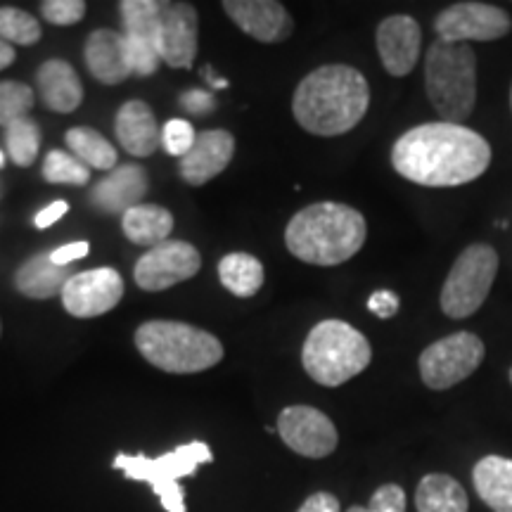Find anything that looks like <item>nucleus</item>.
Returning <instances> with one entry per match:
<instances>
[{
  "label": "nucleus",
  "instance_id": "f257e3e1",
  "mask_svg": "<svg viewBox=\"0 0 512 512\" xmlns=\"http://www.w3.org/2000/svg\"><path fill=\"white\" fill-rule=\"evenodd\" d=\"M491 145L463 124L432 121L406 131L392 147L396 174L425 188H456L489 169Z\"/></svg>",
  "mask_w": 512,
  "mask_h": 512
},
{
  "label": "nucleus",
  "instance_id": "f03ea898",
  "mask_svg": "<svg viewBox=\"0 0 512 512\" xmlns=\"http://www.w3.org/2000/svg\"><path fill=\"white\" fill-rule=\"evenodd\" d=\"M370 105L366 76L349 64H325L304 76L292 98L297 124L313 136H342L361 124Z\"/></svg>",
  "mask_w": 512,
  "mask_h": 512
},
{
  "label": "nucleus",
  "instance_id": "7ed1b4c3",
  "mask_svg": "<svg viewBox=\"0 0 512 512\" xmlns=\"http://www.w3.org/2000/svg\"><path fill=\"white\" fill-rule=\"evenodd\" d=\"M368 238L363 214L342 202H316L292 216L285 245L292 256L313 266H339L361 252Z\"/></svg>",
  "mask_w": 512,
  "mask_h": 512
},
{
  "label": "nucleus",
  "instance_id": "20e7f679",
  "mask_svg": "<svg viewBox=\"0 0 512 512\" xmlns=\"http://www.w3.org/2000/svg\"><path fill=\"white\" fill-rule=\"evenodd\" d=\"M136 349L150 366L174 375L202 373L223 358L219 339L181 320H147L136 330Z\"/></svg>",
  "mask_w": 512,
  "mask_h": 512
},
{
  "label": "nucleus",
  "instance_id": "39448f33",
  "mask_svg": "<svg viewBox=\"0 0 512 512\" xmlns=\"http://www.w3.org/2000/svg\"><path fill=\"white\" fill-rule=\"evenodd\" d=\"M425 91L441 121L463 124L477 102V57L467 43H432L425 57Z\"/></svg>",
  "mask_w": 512,
  "mask_h": 512
},
{
  "label": "nucleus",
  "instance_id": "423d86ee",
  "mask_svg": "<svg viewBox=\"0 0 512 512\" xmlns=\"http://www.w3.org/2000/svg\"><path fill=\"white\" fill-rule=\"evenodd\" d=\"M373 361V347L363 332L344 320H320L306 337L302 363L313 382L323 387H339L361 375Z\"/></svg>",
  "mask_w": 512,
  "mask_h": 512
},
{
  "label": "nucleus",
  "instance_id": "0eeeda50",
  "mask_svg": "<svg viewBox=\"0 0 512 512\" xmlns=\"http://www.w3.org/2000/svg\"><path fill=\"white\" fill-rule=\"evenodd\" d=\"M211 460L214 456L204 441H190V444L178 446L159 458H147L143 453H138V456L117 453L112 467L124 472L128 479L150 484L166 512H185L188 508H185L181 479L195 475L197 467L211 463Z\"/></svg>",
  "mask_w": 512,
  "mask_h": 512
},
{
  "label": "nucleus",
  "instance_id": "6e6552de",
  "mask_svg": "<svg viewBox=\"0 0 512 512\" xmlns=\"http://www.w3.org/2000/svg\"><path fill=\"white\" fill-rule=\"evenodd\" d=\"M498 273V254L491 245L477 242L465 247L441 287V311L448 318H470L482 309Z\"/></svg>",
  "mask_w": 512,
  "mask_h": 512
},
{
  "label": "nucleus",
  "instance_id": "1a4fd4ad",
  "mask_svg": "<svg viewBox=\"0 0 512 512\" xmlns=\"http://www.w3.org/2000/svg\"><path fill=\"white\" fill-rule=\"evenodd\" d=\"M486 347L475 332H453L420 354V377L425 387L444 392L467 380L484 363Z\"/></svg>",
  "mask_w": 512,
  "mask_h": 512
},
{
  "label": "nucleus",
  "instance_id": "9d476101",
  "mask_svg": "<svg viewBox=\"0 0 512 512\" xmlns=\"http://www.w3.org/2000/svg\"><path fill=\"white\" fill-rule=\"evenodd\" d=\"M512 29L510 15L498 5L489 3H456L441 10L434 19V31L437 38L448 43H467L472 41H498L508 36Z\"/></svg>",
  "mask_w": 512,
  "mask_h": 512
},
{
  "label": "nucleus",
  "instance_id": "9b49d317",
  "mask_svg": "<svg viewBox=\"0 0 512 512\" xmlns=\"http://www.w3.org/2000/svg\"><path fill=\"white\" fill-rule=\"evenodd\" d=\"M200 268L202 256L195 245L185 240H166L140 256L133 268V278L140 290L162 292L195 278Z\"/></svg>",
  "mask_w": 512,
  "mask_h": 512
},
{
  "label": "nucleus",
  "instance_id": "f8f14e48",
  "mask_svg": "<svg viewBox=\"0 0 512 512\" xmlns=\"http://www.w3.org/2000/svg\"><path fill=\"white\" fill-rule=\"evenodd\" d=\"M278 434L304 458H328L335 453L339 434L335 422L313 406H287L278 418Z\"/></svg>",
  "mask_w": 512,
  "mask_h": 512
},
{
  "label": "nucleus",
  "instance_id": "ddd939ff",
  "mask_svg": "<svg viewBox=\"0 0 512 512\" xmlns=\"http://www.w3.org/2000/svg\"><path fill=\"white\" fill-rule=\"evenodd\" d=\"M62 306L74 318H98L124 297V280L114 268L74 273L62 290Z\"/></svg>",
  "mask_w": 512,
  "mask_h": 512
},
{
  "label": "nucleus",
  "instance_id": "4468645a",
  "mask_svg": "<svg viewBox=\"0 0 512 512\" xmlns=\"http://www.w3.org/2000/svg\"><path fill=\"white\" fill-rule=\"evenodd\" d=\"M200 19L190 3H164L159 22V53L174 69H190L197 55Z\"/></svg>",
  "mask_w": 512,
  "mask_h": 512
},
{
  "label": "nucleus",
  "instance_id": "2eb2a0df",
  "mask_svg": "<svg viewBox=\"0 0 512 512\" xmlns=\"http://www.w3.org/2000/svg\"><path fill=\"white\" fill-rule=\"evenodd\" d=\"M223 10L238 24V29L261 43H280L294 31L290 12L275 0H226Z\"/></svg>",
  "mask_w": 512,
  "mask_h": 512
},
{
  "label": "nucleus",
  "instance_id": "dca6fc26",
  "mask_svg": "<svg viewBox=\"0 0 512 512\" xmlns=\"http://www.w3.org/2000/svg\"><path fill=\"white\" fill-rule=\"evenodd\" d=\"M377 53L382 67L392 76H406L415 69L420 57V24L408 15H392L377 27Z\"/></svg>",
  "mask_w": 512,
  "mask_h": 512
},
{
  "label": "nucleus",
  "instance_id": "f3484780",
  "mask_svg": "<svg viewBox=\"0 0 512 512\" xmlns=\"http://www.w3.org/2000/svg\"><path fill=\"white\" fill-rule=\"evenodd\" d=\"M147 188H150V183H147L143 166L121 164L93 185L88 200H91L93 209H98L100 214L124 216L128 209L143 204Z\"/></svg>",
  "mask_w": 512,
  "mask_h": 512
},
{
  "label": "nucleus",
  "instance_id": "a211bd4d",
  "mask_svg": "<svg viewBox=\"0 0 512 512\" xmlns=\"http://www.w3.org/2000/svg\"><path fill=\"white\" fill-rule=\"evenodd\" d=\"M235 155V138L223 128H209L197 133L195 145L181 159V178L190 185H204L228 169Z\"/></svg>",
  "mask_w": 512,
  "mask_h": 512
},
{
  "label": "nucleus",
  "instance_id": "6ab92c4d",
  "mask_svg": "<svg viewBox=\"0 0 512 512\" xmlns=\"http://www.w3.org/2000/svg\"><path fill=\"white\" fill-rule=\"evenodd\" d=\"M114 133L131 157H150L162 145V128L155 112L143 100H128L119 107Z\"/></svg>",
  "mask_w": 512,
  "mask_h": 512
},
{
  "label": "nucleus",
  "instance_id": "aec40b11",
  "mask_svg": "<svg viewBox=\"0 0 512 512\" xmlns=\"http://www.w3.org/2000/svg\"><path fill=\"white\" fill-rule=\"evenodd\" d=\"M83 57H86V67L93 74V79L105 83V86H117L131 76L126 36L114 29H95L88 36Z\"/></svg>",
  "mask_w": 512,
  "mask_h": 512
},
{
  "label": "nucleus",
  "instance_id": "412c9836",
  "mask_svg": "<svg viewBox=\"0 0 512 512\" xmlns=\"http://www.w3.org/2000/svg\"><path fill=\"white\" fill-rule=\"evenodd\" d=\"M36 86L43 105L57 114H72L83 102V83L64 60H48L38 67Z\"/></svg>",
  "mask_w": 512,
  "mask_h": 512
},
{
  "label": "nucleus",
  "instance_id": "4be33fe9",
  "mask_svg": "<svg viewBox=\"0 0 512 512\" xmlns=\"http://www.w3.org/2000/svg\"><path fill=\"white\" fill-rule=\"evenodd\" d=\"M72 275V266H57L50 254H36L17 268L15 287L29 299H53L60 297Z\"/></svg>",
  "mask_w": 512,
  "mask_h": 512
},
{
  "label": "nucleus",
  "instance_id": "5701e85b",
  "mask_svg": "<svg viewBox=\"0 0 512 512\" xmlns=\"http://www.w3.org/2000/svg\"><path fill=\"white\" fill-rule=\"evenodd\" d=\"M472 484L486 508L494 512H512V460L486 456L472 470Z\"/></svg>",
  "mask_w": 512,
  "mask_h": 512
},
{
  "label": "nucleus",
  "instance_id": "b1692460",
  "mask_svg": "<svg viewBox=\"0 0 512 512\" xmlns=\"http://www.w3.org/2000/svg\"><path fill=\"white\" fill-rule=\"evenodd\" d=\"M121 228L133 245L152 249L169 240L171 230H174V216L159 204L143 202L121 216Z\"/></svg>",
  "mask_w": 512,
  "mask_h": 512
},
{
  "label": "nucleus",
  "instance_id": "393cba45",
  "mask_svg": "<svg viewBox=\"0 0 512 512\" xmlns=\"http://www.w3.org/2000/svg\"><path fill=\"white\" fill-rule=\"evenodd\" d=\"M415 508L418 512H467L470 501L456 479L434 472L420 479L415 491Z\"/></svg>",
  "mask_w": 512,
  "mask_h": 512
},
{
  "label": "nucleus",
  "instance_id": "a878e982",
  "mask_svg": "<svg viewBox=\"0 0 512 512\" xmlns=\"http://www.w3.org/2000/svg\"><path fill=\"white\" fill-rule=\"evenodd\" d=\"M64 140H67L69 152H72L76 159H81L88 169H100L110 174V171L119 166V155L117 150H114V145L102 136V133L95 131V128L74 126L69 128Z\"/></svg>",
  "mask_w": 512,
  "mask_h": 512
},
{
  "label": "nucleus",
  "instance_id": "bb28decb",
  "mask_svg": "<svg viewBox=\"0 0 512 512\" xmlns=\"http://www.w3.org/2000/svg\"><path fill=\"white\" fill-rule=\"evenodd\" d=\"M219 280L235 297H254L264 285V264L247 252L226 254L219 264Z\"/></svg>",
  "mask_w": 512,
  "mask_h": 512
},
{
  "label": "nucleus",
  "instance_id": "cd10ccee",
  "mask_svg": "<svg viewBox=\"0 0 512 512\" xmlns=\"http://www.w3.org/2000/svg\"><path fill=\"white\" fill-rule=\"evenodd\" d=\"M164 3L159 0H124L119 3L121 22L126 38L145 41L159 50V22H162Z\"/></svg>",
  "mask_w": 512,
  "mask_h": 512
},
{
  "label": "nucleus",
  "instance_id": "c85d7f7f",
  "mask_svg": "<svg viewBox=\"0 0 512 512\" xmlns=\"http://www.w3.org/2000/svg\"><path fill=\"white\" fill-rule=\"evenodd\" d=\"M5 145L8 155L17 166H31L38 157L41 147V128L31 117L19 119L5 128Z\"/></svg>",
  "mask_w": 512,
  "mask_h": 512
},
{
  "label": "nucleus",
  "instance_id": "c756f323",
  "mask_svg": "<svg viewBox=\"0 0 512 512\" xmlns=\"http://www.w3.org/2000/svg\"><path fill=\"white\" fill-rule=\"evenodd\" d=\"M43 29L38 19L19 8H0V38L10 46H34L41 41Z\"/></svg>",
  "mask_w": 512,
  "mask_h": 512
},
{
  "label": "nucleus",
  "instance_id": "7c9ffc66",
  "mask_svg": "<svg viewBox=\"0 0 512 512\" xmlns=\"http://www.w3.org/2000/svg\"><path fill=\"white\" fill-rule=\"evenodd\" d=\"M43 178L48 183H67V185H86L91 181V169L76 159L72 152L50 150L43 162Z\"/></svg>",
  "mask_w": 512,
  "mask_h": 512
},
{
  "label": "nucleus",
  "instance_id": "2f4dec72",
  "mask_svg": "<svg viewBox=\"0 0 512 512\" xmlns=\"http://www.w3.org/2000/svg\"><path fill=\"white\" fill-rule=\"evenodd\" d=\"M34 107V91L22 81H0V126L8 128L19 119H27Z\"/></svg>",
  "mask_w": 512,
  "mask_h": 512
},
{
  "label": "nucleus",
  "instance_id": "473e14b6",
  "mask_svg": "<svg viewBox=\"0 0 512 512\" xmlns=\"http://www.w3.org/2000/svg\"><path fill=\"white\" fill-rule=\"evenodd\" d=\"M197 133L192 128L190 121L185 119H171L162 131V145L171 157H185L190 152V147L195 145Z\"/></svg>",
  "mask_w": 512,
  "mask_h": 512
},
{
  "label": "nucleus",
  "instance_id": "72a5a7b5",
  "mask_svg": "<svg viewBox=\"0 0 512 512\" xmlns=\"http://www.w3.org/2000/svg\"><path fill=\"white\" fill-rule=\"evenodd\" d=\"M41 15L55 27H72L86 17V3L83 0H46L41 3Z\"/></svg>",
  "mask_w": 512,
  "mask_h": 512
},
{
  "label": "nucleus",
  "instance_id": "f704fd0d",
  "mask_svg": "<svg viewBox=\"0 0 512 512\" xmlns=\"http://www.w3.org/2000/svg\"><path fill=\"white\" fill-rule=\"evenodd\" d=\"M368 512H406V491L399 484H382L370 498Z\"/></svg>",
  "mask_w": 512,
  "mask_h": 512
},
{
  "label": "nucleus",
  "instance_id": "c9c22d12",
  "mask_svg": "<svg viewBox=\"0 0 512 512\" xmlns=\"http://www.w3.org/2000/svg\"><path fill=\"white\" fill-rule=\"evenodd\" d=\"M368 309L375 313L377 318H392L399 311V297L389 290L373 292L368 299Z\"/></svg>",
  "mask_w": 512,
  "mask_h": 512
},
{
  "label": "nucleus",
  "instance_id": "e433bc0d",
  "mask_svg": "<svg viewBox=\"0 0 512 512\" xmlns=\"http://www.w3.org/2000/svg\"><path fill=\"white\" fill-rule=\"evenodd\" d=\"M88 252H91V245H88V242H69V245H62L57 247L55 252H50V256H53L57 266H72L74 261L88 256Z\"/></svg>",
  "mask_w": 512,
  "mask_h": 512
},
{
  "label": "nucleus",
  "instance_id": "4c0bfd02",
  "mask_svg": "<svg viewBox=\"0 0 512 512\" xmlns=\"http://www.w3.org/2000/svg\"><path fill=\"white\" fill-rule=\"evenodd\" d=\"M181 102H183L185 110H188L190 114H197V117H202V114H209L211 110H214V98H211L209 93L200 91V88L185 93Z\"/></svg>",
  "mask_w": 512,
  "mask_h": 512
},
{
  "label": "nucleus",
  "instance_id": "58836bf2",
  "mask_svg": "<svg viewBox=\"0 0 512 512\" xmlns=\"http://www.w3.org/2000/svg\"><path fill=\"white\" fill-rule=\"evenodd\" d=\"M297 512H339V501L330 491H318V494L306 498Z\"/></svg>",
  "mask_w": 512,
  "mask_h": 512
},
{
  "label": "nucleus",
  "instance_id": "ea45409f",
  "mask_svg": "<svg viewBox=\"0 0 512 512\" xmlns=\"http://www.w3.org/2000/svg\"><path fill=\"white\" fill-rule=\"evenodd\" d=\"M69 211V204L64 202V200H57V202H53V204H48L46 209H41L36 214V219H34V223H36V228H50L53 226V223H57L62 219L64 214H67Z\"/></svg>",
  "mask_w": 512,
  "mask_h": 512
},
{
  "label": "nucleus",
  "instance_id": "a19ab883",
  "mask_svg": "<svg viewBox=\"0 0 512 512\" xmlns=\"http://www.w3.org/2000/svg\"><path fill=\"white\" fill-rule=\"evenodd\" d=\"M15 57H17L15 48H12L10 43H5L3 38H0V72H3L5 67H10V64L15 62Z\"/></svg>",
  "mask_w": 512,
  "mask_h": 512
},
{
  "label": "nucleus",
  "instance_id": "79ce46f5",
  "mask_svg": "<svg viewBox=\"0 0 512 512\" xmlns=\"http://www.w3.org/2000/svg\"><path fill=\"white\" fill-rule=\"evenodd\" d=\"M204 81H207L209 86H214V88H228L226 79H219V76H214V72H211V64L204 67Z\"/></svg>",
  "mask_w": 512,
  "mask_h": 512
},
{
  "label": "nucleus",
  "instance_id": "37998d69",
  "mask_svg": "<svg viewBox=\"0 0 512 512\" xmlns=\"http://www.w3.org/2000/svg\"><path fill=\"white\" fill-rule=\"evenodd\" d=\"M347 512H368V508H363V505H354V508H349Z\"/></svg>",
  "mask_w": 512,
  "mask_h": 512
},
{
  "label": "nucleus",
  "instance_id": "c03bdc74",
  "mask_svg": "<svg viewBox=\"0 0 512 512\" xmlns=\"http://www.w3.org/2000/svg\"><path fill=\"white\" fill-rule=\"evenodd\" d=\"M5 164V155H3V152H0V166H3Z\"/></svg>",
  "mask_w": 512,
  "mask_h": 512
},
{
  "label": "nucleus",
  "instance_id": "a18cd8bd",
  "mask_svg": "<svg viewBox=\"0 0 512 512\" xmlns=\"http://www.w3.org/2000/svg\"><path fill=\"white\" fill-rule=\"evenodd\" d=\"M0 335H3V323H0Z\"/></svg>",
  "mask_w": 512,
  "mask_h": 512
},
{
  "label": "nucleus",
  "instance_id": "49530a36",
  "mask_svg": "<svg viewBox=\"0 0 512 512\" xmlns=\"http://www.w3.org/2000/svg\"><path fill=\"white\" fill-rule=\"evenodd\" d=\"M510 107H512V91H510Z\"/></svg>",
  "mask_w": 512,
  "mask_h": 512
},
{
  "label": "nucleus",
  "instance_id": "de8ad7c7",
  "mask_svg": "<svg viewBox=\"0 0 512 512\" xmlns=\"http://www.w3.org/2000/svg\"><path fill=\"white\" fill-rule=\"evenodd\" d=\"M510 382H512V370H510Z\"/></svg>",
  "mask_w": 512,
  "mask_h": 512
}]
</instances>
